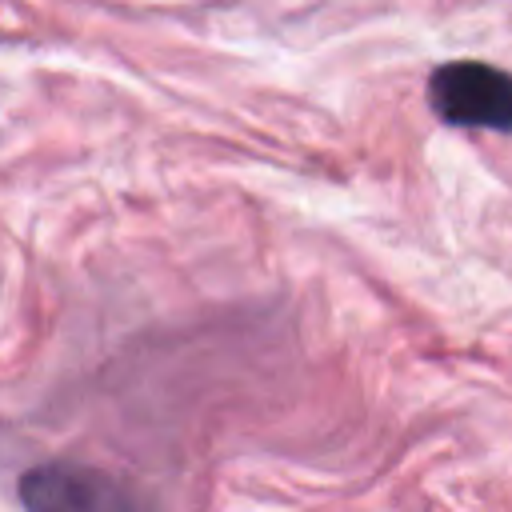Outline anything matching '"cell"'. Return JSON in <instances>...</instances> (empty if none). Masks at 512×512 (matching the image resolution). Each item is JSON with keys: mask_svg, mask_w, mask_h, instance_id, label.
I'll return each instance as SVG.
<instances>
[{"mask_svg": "<svg viewBox=\"0 0 512 512\" xmlns=\"http://www.w3.org/2000/svg\"><path fill=\"white\" fill-rule=\"evenodd\" d=\"M428 104L448 124L512 132V76L492 64L480 60L440 64L428 80Z\"/></svg>", "mask_w": 512, "mask_h": 512, "instance_id": "7a4b0ae2", "label": "cell"}, {"mask_svg": "<svg viewBox=\"0 0 512 512\" xmlns=\"http://www.w3.org/2000/svg\"><path fill=\"white\" fill-rule=\"evenodd\" d=\"M20 500L28 512H152L124 480L76 460L28 468L20 476Z\"/></svg>", "mask_w": 512, "mask_h": 512, "instance_id": "6da1fadb", "label": "cell"}]
</instances>
